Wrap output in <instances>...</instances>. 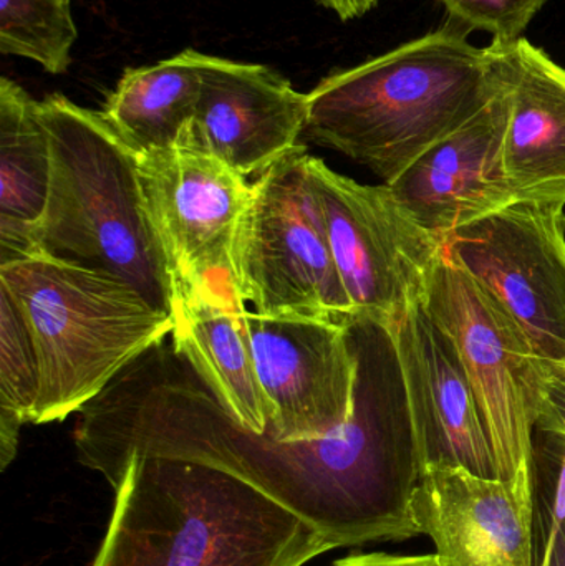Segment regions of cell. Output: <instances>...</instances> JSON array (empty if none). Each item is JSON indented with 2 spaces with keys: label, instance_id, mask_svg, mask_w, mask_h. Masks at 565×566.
<instances>
[{
  "label": "cell",
  "instance_id": "10",
  "mask_svg": "<svg viewBox=\"0 0 565 566\" xmlns=\"http://www.w3.org/2000/svg\"><path fill=\"white\" fill-rule=\"evenodd\" d=\"M444 251L503 303L547 365L565 368V205L514 202L457 229Z\"/></svg>",
  "mask_w": 565,
  "mask_h": 566
},
{
  "label": "cell",
  "instance_id": "17",
  "mask_svg": "<svg viewBox=\"0 0 565 566\" xmlns=\"http://www.w3.org/2000/svg\"><path fill=\"white\" fill-rule=\"evenodd\" d=\"M171 345L221 408L255 434L268 431V406L228 279L178 286Z\"/></svg>",
  "mask_w": 565,
  "mask_h": 566
},
{
  "label": "cell",
  "instance_id": "22",
  "mask_svg": "<svg viewBox=\"0 0 565 566\" xmlns=\"http://www.w3.org/2000/svg\"><path fill=\"white\" fill-rule=\"evenodd\" d=\"M565 525V434L534 432V566H550Z\"/></svg>",
  "mask_w": 565,
  "mask_h": 566
},
{
  "label": "cell",
  "instance_id": "2",
  "mask_svg": "<svg viewBox=\"0 0 565 566\" xmlns=\"http://www.w3.org/2000/svg\"><path fill=\"white\" fill-rule=\"evenodd\" d=\"M106 481L115 507L92 566H304L334 551L295 512L201 462L135 458Z\"/></svg>",
  "mask_w": 565,
  "mask_h": 566
},
{
  "label": "cell",
  "instance_id": "5",
  "mask_svg": "<svg viewBox=\"0 0 565 566\" xmlns=\"http://www.w3.org/2000/svg\"><path fill=\"white\" fill-rule=\"evenodd\" d=\"M0 290L15 303L35 348L40 395L32 424L82 411L175 329L172 316L129 283L53 255L0 265Z\"/></svg>",
  "mask_w": 565,
  "mask_h": 566
},
{
  "label": "cell",
  "instance_id": "27",
  "mask_svg": "<svg viewBox=\"0 0 565 566\" xmlns=\"http://www.w3.org/2000/svg\"><path fill=\"white\" fill-rule=\"evenodd\" d=\"M66 2H70V0H66Z\"/></svg>",
  "mask_w": 565,
  "mask_h": 566
},
{
  "label": "cell",
  "instance_id": "25",
  "mask_svg": "<svg viewBox=\"0 0 565 566\" xmlns=\"http://www.w3.org/2000/svg\"><path fill=\"white\" fill-rule=\"evenodd\" d=\"M315 2L334 12L342 22H350V20L367 15L380 0H315Z\"/></svg>",
  "mask_w": 565,
  "mask_h": 566
},
{
  "label": "cell",
  "instance_id": "26",
  "mask_svg": "<svg viewBox=\"0 0 565 566\" xmlns=\"http://www.w3.org/2000/svg\"><path fill=\"white\" fill-rule=\"evenodd\" d=\"M550 566H565V525L554 545L553 555H551Z\"/></svg>",
  "mask_w": 565,
  "mask_h": 566
},
{
  "label": "cell",
  "instance_id": "1",
  "mask_svg": "<svg viewBox=\"0 0 565 566\" xmlns=\"http://www.w3.org/2000/svg\"><path fill=\"white\" fill-rule=\"evenodd\" d=\"M358 381L350 421L315 441H278L236 422L163 342L79 411L73 441L103 479L135 458L221 469L314 525L334 548L418 537L420 449L394 329L352 316Z\"/></svg>",
  "mask_w": 565,
  "mask_h": 566
},
{
  "label": "cell",
  "instance_id": "12",
  "mask_svg": "<svg viewBox=\"0 0 565 566\" xmlns=\"http://www.w3.org/2000/svg\"><path fill=\"white\" fill-rule=\"evenodd\" d=\"M307 115V93L275 70L202 53L195 118L179 145L216 156L244 178L261 176L301 146Z\"/></svg>",
  "mask_w": 565,
  "mask_h": 566
},
{
  "label": "cell",
  "instance_id": "24",
  "mask_svg": "<svg viewBox=\"0 0 565 566\" xmlns=\"http://www.w3.org/2000/svg\"><path fill=\"white\" fill-rule=\"evenodd\" d=\"M331 566H440L437 555L354 554Z\"/></svg>",
  "mask_w": 565,
  "mask_h": 566
},
{
  "label": "cell",
  "instance_id": "23",
  "mask_svg": "<svg viewBox=\"0 0 565 566\" xmlns=\"http://www.w3.org/2000/svg\"><path fill=\"white\" fill-rule=\"evenodd\" d=\"M448 20L461 29L491 33L493 43H513L523 39L530 23L547 0H440Z\"/></svg>",
  "mask_w": 565,
  "mask_h": 566
},
{
  "label": "cell",
  "instance_id": "8",
  "mask_svg": "<svg viewBox=\"0 0 565 566\" xmlns=\"http://www.w3.org/2000/svg\"><path fill=\"white\" fill-rule=\"evenodd\" d=\"M308 166L352 316L394 326L423 300L443 239L415 222L387 185H360L315 156Z\"/></svg>",
  "mask_w": 565,
  "mask_h": 566
},
{
  "label": "cell",
  "instance_id": "18",
  "mask_svg": "<svg viewBox=\"0 0 565 566\" xmlns=\"http://www.w3.org/2000/svg\"><path fill=\"white\" fill-rule=\"evenodd\" d=\"M52 153L40 102L0 78V265L35 255L49 201Z\"/></svg>",
  "mask_w": 565,
  "mask_h": 566
},
{
  "label": "cell",
  "instance_id": "7",
  "mask_svg": "<svg viewBox=\"0 0 565 566\" xmlns=\"http://www.w3.org/2000/svg\"><path fill=\"white\" fill-rule=\"evenodd\" d=\"M308 161L301 145L252 182L229 286L252 312L271 318H347L354 306L335 268Z\"/></svg>",
  "mask_w": 565,
  "mask_h": 566
},
{
  "label": "cell",
  "instance_id": "13",
  "mask_svg": "<svg viewBox=\"0 0 565 566\" xmlns=\"http://www.w3.org/2000/svg\"><path fill=\"white\" fill-rule=\"evenodd\" d=\"M423 472L460 468L498 478L493 448L467 366L451 336L421 302L391 326Z\"/></svg>",
  "mask_w": 565,
  "mask_h": 566
},
{
  "label": "cell",
  "instance_id": "21",
  "mask_svg": "<svg viewBox=\"0 0 565 566\" xmlns=\"http://www.w3.org/2000/svg\"><path fill=\"white\" fill-rule=\"evenodd\" d=\"M79 39L66 0H0V53L39 63L60 75L72 65Z\"/></svg>",
  "mask_w": 565,
  "mask_h": 566
},
{
  "label": "cell",
  "instance_id": "16",
  "mask_svg": "<svg viewBox=\"0 0 565 566\" xmlns=\"http://www.w3.org/2000/svg\"><path fill=\"white\" fill-rule=\"evenodd\" d=\"M508 98L504 168L517 201L565 205V69L527 39L488 46Z\"/></svg>",
  "mask_w": 565,
  "mask_h": 566
},
{
  "label": "cell",
  "instance_id": "28",
  "mask_svg": "<svg viewBox=\"0 0 565 566\" xmlns=\"http://www.w3.org/2000/svg\"><path fill=\"white\" fill-rule=\"evenodd\" d=\"M563 368H564V366H563Z\"/></svg>",
  "mask_w": 565,
  "mask_h": 566
},
{
  "label": "cell",
  "instance_id": "14",
  "mask_svg": "<svg viewBox=\"0 0 565 566\" xmlns=\"http://www.w3.org/2000/svg\"><path fill=\"white\" fill-rule=\"evenodd\" d=\"M508 113L500 86L486 108L388 186L421 228L447 241L457 229L517 202L504 168Z\"/></svg>",
  "mask_w": 565,
  "mask_h": 566
},
{
  "label": "cell",
  "instance_id": "6",
  "mask_svg": "<svg viewBox=\"0 0 565 566\" xmlns=\"http://www.w3.org/2000/svg\"><path fill=\"white\" fill-rule=\"evenodd\" d=\"M423 305L463 358L498 478L534 505V432L546 412L550 365L503 303L447 251L428 279Z\"/></svg>",
  "mask_w": 565,
  "mask_h": 566
},
{
  "label": "cell",
  "instance_id": "19",
  "mask_svg": "<svg viewBox=\"0 0 565 566\" xmlns=\"http://www.w3.org/2000/svg\"><path fill=\"white\" fill-rule=\"evenodd\" d=\"M201 56L188 49L155 65L123 72L100 113L136 155L181 143L198 105Z\"/></svg>",
  "mask_w": 565,
  "mask_h": 566
},
{
  "label": "cell",
  "instance_id": "15",
  "mask_svg": "<svg viewBox=\"0 0 565 566\" xmlns=\"http://www.w3.org/2000/svg\"><path fill=\"white\" fill-rule=\"evenodd\" d=\"M414 514L440 566H534V505L501 479L427 469Z\"/></svg>",
  "mask_w": 565,
  "mask_h": 566
},
{
  "label": "cell",
  "instance_id": "9",
  "mask_svg": "<svg viewBox=\"0 0 565 566\" xmlns=\"http://www.w3.org/2000/svg\"><path fill=\"white\" fill-rule=\"evenodd\" d=\"M239 313L268 406L264 434L278 441H315L341 431L354 416L357 398L352 316L271 318L241 300Z\"/></svg>",
  "mask_w": 565,
  "mask_h": 566
},
{
  "label": "cell",
  "instance_id": "4",
  "mask_svg": "<svg viewBox=\"0 0 565 566\" xmlns=\"http://www.w3.org/2000/svg\"><path fill=\"white\" fill-rule=\"evenodd\" d=\"M40 116L49 133L52 176L35 255L115 275L172 316L178 286L143 206L138 155L102 113L66 96L43 98Z\"/></svg>",
  "mask_w": 565,
  "mask_h": 566
},
{
  "label": "cell",
  "instance_id": "20",
  "mask_svg": "<svg viewBox=\"0 0 565 566\" xmlns=\"http://www.w3.org/2000/svg\"><path fill=\"white\" fill-rule=\"evenodd\" d=\"M40 395L39 363L15 303L0 290V469L17 454L20 428L32 422Z\"/></svg>",
  "mask_w": 565,
  "mask_h": 566
},
{
  "label": "cell",
  "instance_id": "11",
  "mask_svg": "<svg viewBox=\"0 0 565 566\" xmlns=\"http://www.w3.org/2000/svg\"><path fill=\"white\" fill-rule=\"evenodd\" d=\"M138 176L176 286L228 279L252 185L221 159L186 145L138 156Z\"/></svg>",
  "mask_w": 565,
  "mask_h": 566
},
{
  "label": "cell",
  "instance_id": "3",
  "mask_svg": "<svg viewBox=\"0 0 565 566\" xmlns=\"http://www.w3.org/2000/svg\"><path fill=\"white\" fill-rule=\"evenodd\" d=\"M468 33L448 20L420 39L325 76L307 93L305 133L390 186L500 93L490 49L471 45Z\"/></svg>",
  "mask_w": 565,
  "mask_h": 566
}]
</instances>
